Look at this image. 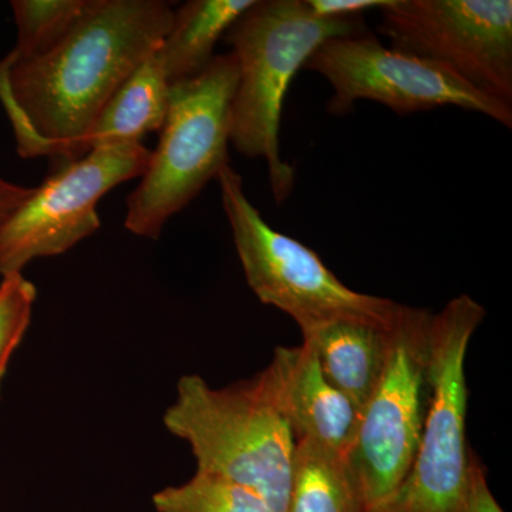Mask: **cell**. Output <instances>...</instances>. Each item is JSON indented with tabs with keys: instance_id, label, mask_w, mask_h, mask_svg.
I'll return each instance as SVG.
<instances>
[{
	"instance_id": "2",
	"label": "cell",
	"mask_w": 512,
	"mask_h": 512,
	"mask_svg": "<svg viewBox=\"0 0 512 512\" xmlns=\"http://www.w3.org/2000/svg\"><path fill=\"white\" fill-rule=\"evenodd\" d=\"M363 32L362 16L322 18L306 0H255L224 36L238 63L229 143L242 156L264 158L278 204L295 187V168L282 160L279 147L292 79L325 40Z\"/></svg>"
},
{
	"instance_id": "14",
	"label": "cell",
	"mask_w": 512,
	"mask_h": 512,
	"mask_svg": "<svg viewBox=\"0 0 512 512\" xmlns=\"http://www.w3.org/2000/svg\"><path fill=\"white\" fill-rule=\"evenodd\" d=\"M254 3L255 0H191L174 10L170 29L160 45L171 86L204 72L215 57L217 43Z\"/></svg>"
},
{
	"instance_id": "9",
	"label": "cell",
	"mask_w": 512,
	"mask_h": 512,
	"mask_svg": "<svg viewBox=\"0 0 512 512\" xmlns=\"http://www.w3.org/2000/svg\"><path fill=\"white\" fill-rule=\"evenodd\" d=\"M303 67L328 80L333 90L328 111L336 116L352 111L357 101L370 100L402 116L460 107L512 127L511 107L436 64L383 46L367 32L330 37Z\"/></svg>"
},
{
	"instance_id": "16",
	"label": "cell",
	"mask_w": 512,
	"mask_h": 512,
	"mask_svg": "<svg viewBox=\"0 0 512 512\" xmlns=\"http://www.w3.org/2000/svg\"><path fill=\"white\" fill-rule=\"evenodd\" d=\"M157 512H274L247 488L197 471L181 485L153 495Z\"/></svg>"
},
{
	"instance_id": "1",
	"label": "cell",
	"mask_w": 512,
	"mask_h": 512,
	"mask_svg": "<svg viewBox=\"0 0 512 512\" xmlns=\"http://www.w3.org/2000/svg\"><path fill=\"white\" fill-rule=\"evenodd\" d=\"M163 0H87L80 18L46 52L0 60V101L23 158L76 160L100 111L167 35Z\"/></svg>"
},
{
	"instance_id": "3",
	"label": "cell",
	"mask_w": 512,
	"mask_h": 512,
	"mask_svg": "<svg viewBox=\"0 0 512 512\" xmlns=\"http://www.w3.org/2000/svg\"><path fill=\"white\" fill-rule=\"evenodd\" d=\"M163 423L190 444L197 471L247 488L274 512L288 510L295 434L255 380L214 389L185 375Z\"/></svg>"
},
{
	"instance_id": "8",
	"label": "cell",
	"mask_w": 512,
	"mask_h": 512,
	"mask_svg": "<svg viewBox=\"0 0 512 512\" xmlns=\"http://www.w3.org/2000/svg\"><path fill=\"white\" fill-rule=\"evenodd\" d=\"M377 32L512 109L511 0H390Z\"/></svg>"
},
{
	"instance_id": "11",
	"label": "cell",
	"mask_w": 512,
	"mask_h": 512,
	"mask_svg": "<svg viewBox=\"0 0 512 512\" xmlns=\"http://www.w3.org/2000/svg\"><path fill=\"white\" fill-rule=\"evenodd\" d=\"M254 380L284 416L296 441H313L345 457L360 413L329 382L308 345L276 348L272 362Z\"/></svg>"
},
{
	"instance_id": "21",
	"label": "cell",
	"mask_w": 512,
	"mask_h": 512,
	"mask_svg": "<svg viewBox=\"0 0 512 512\" xmlns=\"http://www.w3.org/2000/svg\"><path fill=\"white\" fill-rule=\"evenodd\" d=\"M32 194L33 188L12 184L0 178V231Z\"/></svg>"
},
{
	"instance_id": "10",
	"label": "cell",
	"mask_w": 512,
	"mask_h": 512,
	"mask_svg": "<svg viewBox=\"0 0 512 512\" xmlns=\"http://www.w3.org/2000/svg\"><path fill=\"white\" fill-rule=\"evenodd\" d=\"M150 157L141 143L123 144L60 165L0 231V276L22 272L35 259L62 255L94 234L101 198L146 173Z\"/></svg>"
},
{
	"instance_id": "5",
	"label": "cell",
	"mask_w": 512,
	"mask_h": 512,
	"mask_svg": "<svg viewBox=\"0 0 512 512\" xmlns=\"http://www.w3.org/2000/svg\"><path fill=\"white\" fill-rule=\"evenodd\" d=\"M484 306L461 295L433 315L430 400L412 467L386 500L365 512H463L470 477L466 357Z\"/></svg>"
},
{
	"instance_id": "20",
	"label": "cell",
	"mask_w": 512,
	"mask_h": 512,
	"mask_svg": "<svg viewBox=\"0 0 512 512\" xmlns=\"http://www.w3.org/2000/svg\"><path fill=\"white\" fill-rule=\"evenodd\" d=\"M315 15L322 18H356L370 9H382L390 0H306Z\"/></svg>"
},
{
	"instance_id": "7",
	"label": "cell",
	"mask_w": 512,
	"mask_h": 512,
	"mask_svg": "<svg viewBox=\"0 0 512 512\" xmlns=\"http://www.w3.org/2000/svg\"><path fill=\"white\" fill-rule=\"evenodd\" d=\"M431 318L426 309L402 305L382 377L345 454L363 512L396 491L416 456L430 400Z\"/></svg>"
},
{
	"instance_id": "19",
	"label": "cell",
	"mask_w": 512,
	"mask_h": 512,
	"mask_svg": "<svg viewBox=\"0 0 512 512\" xmlns=\"http://www.w3.org/2000/svg\"><path fill=\"white\" fill-rule=\"evenodd\" d=\"M463 512H505L488 487L483 466L474 457L471 458Z\"/></svg>"
},
{
	"instance_id": "4",
	"label": "cell",
	"mask_w": 512,
	"mask_h": 512,
	"mask_svg": "<svg viewBox=\"0 0 512 512\" xmlns=\"http://www.w3.org/2000/svg\"><path fill=\"white\" fill-rule=\"evenodd\" d=\"M238 83L234 53L218 55L194 79L173 84L160 141L127 200L124 225L156 239L229 164L231 106Z\"/></svg>"
},
{
	"instance_id": "15",
	"label": "cell",
	"mask_w": 512,
	"mask_h": 512,
	"mask_svg": "<svg viewBox=\"0 0 512 512\" xmlns=\"http://www.w3.org/2000/svg\"><path fill=\"white\" fill-rule=\"evenodd\" d=\"M286 512H363L345 457L313 441H296Z\"/></svg>"
},
{
	"instance_id": "22",
	"label": "cell",
	"mask_w": 512,
	"mask_h": 512,
	"mask_svg": "<svg viewBox=\"0 0 512 512\" xmlns=\"http://www.w3.org/2000/svg\"><path fill=\"white\" fill-rule=\"evenodd\" d=\"M0 387H2V383H0Z\"/></svg>"
},
{
	"instance_id": "13",
	"label": "cell",
	"mask_w": 512,
	"mask_h": 512,
	"mask_svg": "<svg viewBox=\"0 0 512 512\" xmlns=\"http://www.w3.org/2000/svg\"><path fill=\"white\" fill-rule=\"evenodd\" d=\"M160 45L107 101L92 127L77 143L74 157L86 156L96 148L141 143L146 134L163 128L171 84L165 74Z\"/></svg>"
},
{
	"instance_id": "12",
	"label": "cell",
	"mask_w": 512,
	"mask_h": 512,
	"mask_svg": "<svg viewBox=\"0 0 512 512\" xmlns=\"http://www.w3.org/2000/svg\"><path fill=\"white\" fill-rule=\"evenodd\" d=\"M390 329L340 319L301 330L303 343L315 353L322 372L359 413L382 377L389 355Z\"/></svg>"
},
{
	"instance_id": "17",
	"label": "cell",
	"mask_w": 512,
	"mask_h": 512,
	"mask_svg": "<svg viewBox=\"0 0 512 512\" xmlns=\"http://www.w3.org/2000/svg\"><path fill=\"white\" fill-rule=\"evenodd\" d=\"M10 5L18 26V45L8 57L25 60L59 42L82 15L87 0H15Z\"/></svg>"
},
{
	"instance_id": "6",
	"label": "cell",
	"mask_w": 512,
	"mask_h": 512,
	"mask_svg": "<svg viewBox=\"0 0 512 512\" xmlns=\"http://www.w3.org/2000/svg\"><path fill=\"white\" fill-rule=\"evenodd\" d=\"M217 180L239 261L259 301L291 316L301 330L340 319L392 328L400 303L353 291L315 251L272 228L248 200L231 165Z\"/></svg>"
},
{
	"instance_id": "18",
	"label": "cell",
	"mask_w": 512,
	"mask_h": 512,
	"mask_svg": "<svg viewBox=\"0 0 512 512\" xmlns=\"http://www.w3.org/2000/svg\"><path fill=\"white\" fill-rule=\"evenodd\" d=\"M36 286L22 272L2 276L0 282V383L32 319Z\"/></svg>"
}]
</instances>
